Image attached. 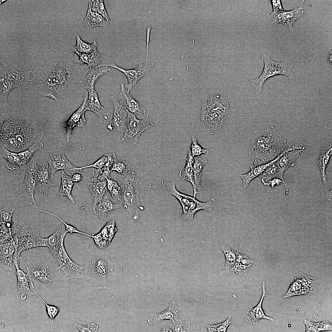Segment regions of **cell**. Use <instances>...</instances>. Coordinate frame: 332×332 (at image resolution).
<instances>
[{
  "label": "cell",
  "instance_id": "obj_1",
  "mask_svg": "<svg viewBox=\"0 0 332 332\" xmlns=\"http://www.w3.org/2000/svg\"><path fill=\"white\" fill-rule=\"evenodd\" d=\"M33 67L27 89L38 99L49 98L57 102L83 86L86 71L78 57L69 49H51Z\"/></svg>",
  "mask_w": 332,
  "mask_h": 332
},
{
  "label": "cell",
  "instance_id": "obj_2",
  "mask_svg": "<svg viewBox=\"0 0 332 332\" xmlns=\"http://www.w3.org/2000/svg\"><path fill=\"white\" fill-rule=\"evenodd\" d=\"M0 125V146L14 152L27 149L44 135L32 118L12 107L1 113Z\"/></svg>",
  "mask_w": 332,
  "mask_h": 332
},
{
  "label": "cell",
  "instance_id": "obj_3",
  "mask_svg": "<svg viewBox=\"0 0 332 332\" xmlns=\"http://www.w3.org/2000/svg\"><path fill=\"white\" fill-rule=\"evenodd\" d=\"M37 248L22 252L20 255L21 260L32 279L45 284L49 288L55 289L65 279L58 262L47 247Z\"/></svg>",
  "mask_w": 332,
  "mask_h": 332
},
{
  "label": "cell",
  "instance_id": "obj_4",
  "mask_svg": "<svg viewBox=\"0 0 332 332\" xmlns=\"http://www.w3.org/2000/svg\"><path fill=\"white\" fill-rule=\"evenodd\" d=\"M286 140L273 126L255 131L248 155L254 165L268 163L276 158L285 148Z\"/></svg>",
  "mask_w": 332,
  "mask_h": 332
},
{
  "label": "cell",
  "instance_id": "obj_5",
  "mask_svg": "<svg viewBox=\"0 0 332 332\" xmlns=\"http://www.w3.org/2000/svg\"><path fill=\"white\" fill-rule=\"evenodd\" d=\"M231 114L228 100L219 90L210 89L204 93L200 114L204 125L213 130L219 129L228 122Z\"/></svg>",
  "mask_w": 332,
  "mask_h": 332
},
{
  "label": "cell",
  "instance_id": "obj_6",
  "mask_svg": "<svg viewBox=\"0 0 332 332\" xmlns=\"http://www.w3.org/2000/svg\"><path fill=\"white\" fill-rule=\"evenodd\" d=\"M67 233L64 225H61L50 236L45 238L46 247L57 259L61 271L65 279H83V267L73 261L67 254L64 244Z\"/></svg>",
  "mask_w": 332,
  "mask_h": 332
},
{
  "label": "cell",
  "instance_id": "obj_7",
  "mask_svg": "<svg viewBox=\"0 0 332 332\" xmlns=\"http://www.w3.org/2000/svg\"><path fill=\"white\" fill-rule=\"evenodd\" d=\"M110 72L113 71L106 66L88 70L83 81V87H85L88 92V98L85 104L86 111L93 112L98 117L100 122L107 124L111 123L113 116L108 108L101 105L95 89V85L102 76Z\"/></svg>",
  "mask_w": 332,
  "mask_h": 332
},
{
  "label": "cell",
  "instance_id": "obj_8",
  "mask_svg": "<svg viewBox=\"0 0 332 332\" xmlns=\"http://www.w3.org/2000/svg\"><path fill=\"white\" fill-rule=\"evenodd\" d=\"M33 68L24 71H19L5 63L0 65V109L11 106L8 103V95L13 89H27Z\"/></svg>",
  "mask_w": 332,
  "mask_h": 332
},
{
  "label": "cell",
  "instance_id": "obj_9",
  "mask_svg": "<svg viewBox=\"0 0 332 332\" xmlns=\"http://www.w3.org/2000/svg\"><path fill=\"white\" fill-rule=\"evenodd\" d=\"M114 265L113 263L104 253L89 254L83 266L84 280L93 283L99 289H105L107 286V275L113 270Z\"/></svg>",
  "mask_w": 332,
  "mask_h": 332
},
{
  "label": "cell",
  "instance_id": "obj_10",
  "mask_svg": "<svg viewBox=\"0 0 332 332\" xmlns=\"http://www.w3.org/2000/svg\"><path fill=\"white\" fill-rule=\"evenodd\" d=\"M124 178L117 181L121 190V203L123 208L128 212L132 222L138 221L140 216V211L144 209L139 201V180L136 173L130 171Z\"/></svg>",
  "mask_w": 332,
  "mask_h": 332
},
{
  "label": "cell",
  "instance_id": "obj_11",
  "mask_svg": "<svg viewBox=\"0 0 332 332\" xmlns=\"http://www.w3.org/2000/svg\"><path fill=\"white\" fill-rule=\"evenodd\" d=\"M38 156H33L25 167L21 170L20 175L15 176V183L16 190L25 204L31 208L39 210L34 197L37 190L36 173Z\"/></svg>",
  "mask_w": 332,
  "mask_h": 332
},
{
  "label": "cell",
  "instance_id": "obj_12",
  "mask_svg": "<svg viewBox=\"0 0 332 332\" xmlns=\"http://www.w3.org/2000/svg\"><path fill=\"white\" fill-rule=\"evenodd\" d=\"M176 185V181L173 180L167 183L166 187L168 193L175 197L180 204L183 210L180 218L184 221L192 223L194 220L195 213L198 211L204 210L211 212L214 210L215 206L214 199L205 202L200 201L193 197L179 192Z\"/></svg>",
  "mask_w": 332,
  "mask_h": 332
},
{
  "label": "cell",
  "instance_id": "obj_13",
  "mask_svg": "<svg viewBox=\"0 0 332 332\" xmlns=\"http://www.w3.org/2000/svg\"><path fill=\"white\" fill-rule=\"evenodd\" d=\"M261 58L264 63L263 71L259 77L251 81V85L258 92L262 91L265 81L273 76L283 75L290 79L294 78L293 71L294 64L292 62L287 61L282 62L275 61L265 53L262 55Z\"/></svg>",
  "mask_w": 332,
  "mask_h": 332
},
{
  "label": "cell",
  "instance_id": "obj_14",
  "mask_svg": "<svg viewBox=\"0 0 332 332\" xmlns=\"http://www.w3.org/2000/svg\"><path fill=\"white\" fill-rule=\"evenodd\" d=\"M15 245L14 255L20 257L23 251L31 249L46 247L45 238L27 223L12 233Z\"/></svg>",
  "mask_w": 332,
  "mask_h": 332
},
{
  "label": "cell",
  "instance_id": "obj_15",
  "mask_svg": "<svg viewBox=\"0 0 332 332\" xmlns=\"http://www.w3.org/2000/svg\"><path fill=\"white\" fill-rule=\"evenodd\" d=\"M128 120L120 142L136 145L142 133L152 128L154 124L152 119L148 116H144L140 119L128 111Z\"/></svg>",
  "mask_w": 332,
  "mask_h": 332
},
{
  "label": "cell",
  "instance_id": "obj_16",
  "mask_svg": "<svg viewBox=\"0 0 332 332\" xmlns=\"http://www.w3.org/2000/svg\"><path fill=\"white\" fill-rule=\"evenodd\" d=\"M318 283L316 278L301 272L298 273L291 279L290 286L283 298L311 294L316 291Z\"/></svg>",
  "mask_w": 332,
  "mask_h": 332
},
{
  "label": "cell",
  "instance_id": "obj_17",
  "mask_svg": "<svg viewBox=\"0 0 332 332\" xmlns=\"http://www.w3.org/2000/svg\"><path fill=\"white\" fill-rule=\"evenodd\" d=\"M43 146V144L41 140H38L27 149L19 152L5 149L2 151V156L7 160L6 166L8 169L14 170L17 169L18 166L21 170L31 159L35 152Z\"/></svg>",
  "mask_w": 332,
  "mask_h": 332
},
{
  "label": "cell",
  "instance_id": "obj_18",
  "mask_svg": "<svg viewBox=\"0 0 332 332\" xmlns=\"http://www.w3.org/2000/svg\"><path fill=\"white\" fill-rule=\"evenodd\" d=\"M109 98L113 104L114 111L112 121L107 124V128L121 141L128 120V110L115 96L111 95Z\"/></svg>",
  "mask_w": 332,
  "mask_h": 332
},
{
  "label": "cell",
  "instance_id": "obj_19",
  "mask_svg": "<svg viewBox=\"0 0 332 332\" xmlns=\"http://www.w3.org/2000/svg\"><path fill=\"white\" fill-rule=\"evenodd\" d=\"M80 183L89 189L92 197V206L99 203L108 191L106 180L99 169L93 168L90 177L83 178Z\"/></svg>",
  "mask_w": 332,
  "mask_h": 332
},
{
  "label": "cell",
  "instance_id": "obj_20",
  "mask_svg": "<svg viewBox=\"0 0 332 332\" xmlns=\"http://www.w3.org/2000/svg\"><path fill=\"white\" fill-rule=\"evenodd\" d=\"M110 67L118 70L125 75L128 81L126 87L129 93L137 82L142 78L147 75L153 69V63H141L132 69H126L117 66L114 63H102L100 66Z\"/></svg>",
  "mask_w": 332,
  "mask_h": 332
},
{
  "label": "cell",
  "instance_id": "obj_21",
  "mask_svg": "<svg viewBox=\"0 0 332 332\" xmlns=\"http://www.w3.org/2000/svg\"><path fill=\"white\" fill-rule=\"evenodd\" d=\"M44 160L48 164L51 177L56 172L60 170L68 171L72 174L79 172L76 169L77 167L73 165L67 159L62 148L58 147L48 151Z\"/></svg>",
  "mask_w": 332,
  "mask_h": 332
},
{
  "label": "cell",
  "instance_id": "obj_22",
  "mask_svg": "<svg viewBox=\"0 0 332 332\" xmlns=\"http://www.w3.org/2000/svg\"><path fill=\"white\" fill-rule=\"evenodd\" d=\"M0 265L11 276L16 272L13 261L15 245L13 236L0 238Z\"/></svg>",
  "mask_w": 332,
  "mask_h": 332
},
{
  "label": "cell",
  "instance_id": "obj_23",
  "mask_svg": "<svg viewBox=\"0 0 332 332\" xmlns=\"http://www.w3.org/2000/svg\"><path fill=\"white\" fill-rule=\"evenodd\" d=\"M306 150L302 144L287 143L285 148L276 158L274 163L281 172L294 165L296 160Z\"/></svg>",
  "mask_w": 332,
  "mask_h": 332
},
{
  "label": "cell",
  "instance_id": "obj_24",
  "mask_svg": "<svg viewBox=\"0 0 332 332\" xmlns=\"http://www.w3.org/2000/svg\"><path fill=\"white\" fill-rule=\"evenodd\" d=\"M88 98L87 90L85 91L83 101L81 105L71 116L66 121L60 124L61 126L66 129L64 137L66 142H69L71 138L73 129L76 128L79 130L85 128L86 121L85 117V104Z\"/></svg>",
  "mask_w": 332,
  "mask_h": 332
},
{
  "label": "cell",
  "instance_id": "obj_25",
  "mask_svg": "<svg viewBox=\"0 0 332 332\" xmlns=\"http://www.w3.org/2000/svg\"><path fill=\"white\" fill-rule=\"evenodd\" d=\"M304 13L303 6L298 7L290 11H283L278 12H273L272 11L268 12L267 17L271 24L275 26L279 23H281L291 30H294L293 25L295 22L301 18Z\"/></svg>",
  "mask_w": 332,
  "mask_h": 332
},
{
  "label": "cell",
  "instance_id": "obj_26",
  "mask_svg": "<svg viewBox=\"0 0 332 332\" xmlns=\"http://www.w3.org/2000/svg\"><path fill=\"white\" fill-rule=\"evenodd\" d=\"M181 308L176 304V302L172 300L168 307L165 310L158 313H151L147 320L148 323L154 325L164 320H168L176 325L178 324L181 320L179 317Z\"/></svg>",
  "mask_w": 332,
  "mask_h": 332
},
{
  "label": "cell",
  "instance_id": "obj_27",
  "mask_svg": "<svg viewBox=\"0 0 332 332\" xmlns=\"http://www.w3.org/2000/svg\"><path fill=\"white\" fill-rule=\"evenodd\" d=\"M49 166L47 162L44 160L41 164L37 165L36 173V180L37 190L45 198L48 196L49 188L52 186L58 185L52 183Z\"/></svg>",
  "mask_w": 332,
  "mask_h": 332
},
{
  "label": "cell",
  "instance_id": "obj_28",
  "mask_svg": "<svg viewBox=\"0 0 332 332\" xmlns=\"http://www.w3.org/2000/svg\"><path fill=\"white\" fill-rule=\"evenodd\" d=\"M21 259L20 257L14 255L13 261L16 268V274L17 279V288L18 292L22 300H25L27 296L30 298L33 295L37 296L34 291H32L30 288L29 284L30 283V277L29 273H25L19 267V264Z\"/></svg>",
  "mask_w": 332,
  "mask_h": 332
},
{
  "label": "cell",
  "instance_id": "obj_29",
  "mask_svg": "<svg viewBox=\"0 0 332 332\" xmlns=\"http://www.w3.org/2000/svg\"><path fill=\"white\" fill-rule=\"evenodd\" d=\"M117 229L115 220H109L97 233L91 235L95 244L100 249H105L111 243Z\"/></svg>",
  "mask_w": 332,
  "mask_h": 332
},
{
  "label": "cell",
  "instance_id": "obj_30",
  "mask_svg": "<svg viewBox=\"0 0 332 332\" xmlns=\"http://www.w3.org/2000/svg\"><path fill=\"white\" fill-rule=\"evenodd\" d=\"M265 281L262 282L263 293L261 299L257 306L251 307L248 310L243 311V315L246 322L252 325H257L259 321L262 319H265L273 321V318L267 316L265 314L262 308V303L264 298L267 296L265 288Z\"/></svg>",
  "mask_w": 332,
  "mask_h": 332
},
{
  "label": "cell",
  "instance_id": "obj_31",
  "mask_svg": "<svg viewBox=\"0 0 332 332\" xmlns=\"http://www.w3.org/2000/svg\"><path fill=\"white\" fill-rule=\"evenodd\" d=\"M118 100L130 112L144 116L146 113V109L128 92L123 83L121 84V89L118 94Z\"/></svg>",
  "mask_w": 332,
  "mask_h": 332
},
{
  "label": "cell",
  "instance_id": "obj_32",
  "mask_svg": "<svg viewBox=\"0 0 332 332\" xmlns=\"http://www.w3.org/2000/svg\"><path fill=\"white\" fill-rule=\"evenodd\" d=\"M107 191L102 200L96 204L92 206L91 210L101 220H104L110 213L115 210L123 208L121 203L117 204L113 202L109 198Z\"/></svg>",
  "mask_w": 332,
  "mask_h": 332
},
{
  "label": "cell",
  "instance_id": "obj_33",
  "mask_svg": "<svg viewBox=\"0 0 332 332\" xmlns=\"http://www.w3.org/2000/svg\"><path fill=\"white\" fill-rule=\"evenodd\" d=\"M110 22V21L88 7L86 16L81 24L86 30L89 31L96 27L106 28Z\"/></svg>",
  "mask_w": 332,
  "mask_h": 332
},
{
  "label": "cell",
  "instance_id": "obj_34",
  "mask_svg": "<svg viewBox=\"0 0 332 332\" xmlns=\"http://www.w3.org/2000/svg\"><path fill=\"white\" fill-rule=\"evenodd\" d=\"M193 169L194 174V183L192 186L193 188V197L195 198L196 195L201 192L202 188L200 185V181L202 169L207 162V160L200 156L193 157Z\"/></svg>",
  "mask_w": 332,
  "mask_h": 332
},
{
  "label": "cell",
  "instance_id": "obj_35",
  "mask_svg": "<svg viewBox=\"0 0 332 332\" xmlns=\"http://www.w3.org/2000/svg\"><path fill=\"white\" fill-rule=\"evenodd\" d=\"M332 153V143L330 142L326 144L322 148L318 161V164L320 171L323 183L326 184L327 181L326 169Z\"/></svg>",
  "mask_w": 332,
  "mask_h": 332
},
{
  "label": "cell",
  "instance_id": "obj_36",
  "mask_svg": "<svg viewBox=\"0 0 332 332\" xmlns=\"http://www.w3.org/2000/svg\"><path fill=\"white\" fill-rule=\"evenodd\" d=\"M75 53L78 57L79 63L87 65L89 70L100 67L102 64V55L97 49L88 53Z\"/></svg>",
  "mask_w": 332,
  "mask_h": 332
},
{
  "label": "cell",
  "instance_id": "obj_37",
  "mask_svg": "<svg viewBox=\"0 0 332 332\" xmlns=\"http://www.w3.org/2000/svg\"><path fill=\"white\" fill-rule=\"evenodd\" d=\"M254 262L246 255L237 251L235 263L232 271L239 275L246 276L247 271Z\"/></svg>",
  "mask_w": 332,
  "mask_h": 332
},
{
  "label": "cell",
  "instance_id": "obj_38",
  "mask_svg": "<svg viewBox=\"0 0 332 332\" xmlns=\"http://www.w3.org/2000/svg\"><path fill=\"white\" fill-rule=\"evenodd\" d=\"M61 184L58 195L61 197H67L73 204H75L74 198L71 195V192L74 184L71 176L67 175L63 171L61 173Z\"/></svg>",
  "mask_w": 332,
  "mask_h": 332
},
{
  "label": "cell",
  "instance_id": "obj_39",
  "mask_svg": "<svg viewBox=\"0 0 332 332\" xmlns=\"http://www.w3.org/2000/svg\"><path fill=\"white\" fill-rule=\"evenodd\" d=\"M272 161L273 160L268 163L262 165H249L251 168L250 171L246 174L240 175L242 180L243 186L247 187L250 182L256 177L259 176Z\"/></svg>",
  "mask_w": 332,
  "mask_h": 332
},
{
  "label": "cell",
  "instance_id": "obj_40",
  "mask_svg": "<svg viewBox=\"0 0 332 332\" xmlns=\"http://www.w3.org/2000/svg\"><path fill=\"white\" fill-rule=\"evenodd\" d=\"M15 208L8 204L0 208V228L11 229L12 219Z\"/></svg>",
  "mask_w": 332,
  "mask_h": 332
},
{
  "label": "cell",
  "instance_id": "obj_41",
  "mask_svg": "<svg viewBox=\"0 0 332 332\" xmlns=\"http://www.w3.org/2000/svg\"><path fill=\"white\" fill-rule=\"evenodd\" d=\"M194 158L189 148L188 150L185 165L181 168L179 171V176L182 179L190 182L194 185V178L193 169Z\"/></svg>",
  "mask_w": 332,
  "mask_h": 332
},
{
  "label": "cell",
  "instance_id": "obj_42",
  "mask_svg": "<svg viewBox=\"0 0 332 332\" xmlns=\"http://www.w3.org/2000/svg\"><path fill=\"white\" fill-rule=\"evenodd\" d=\"M115 156L114 153L105 154L93 164L81 167H77L76 169L81 172L83 169L89 168H93L98 169H101L105 167H109L111 168Z\"/></svg>",
  "mask_w": 332,
  "mask_h": 332
},
{
  "label": "cell",
  "instance_id": "obj_43",
  "mask_svg": "<svg viewBox=\"0 0 332 332\" xmlns=\"http://www.w3.org/2000/svg\"><path fill=\"white\" fill-rule=\"evenodd\" d=\"M76 40L75 45L69 49L74 53H88L97 50L98 44L95 41L92 44L88 43L82 40L78 34L76 35Z\"/></svg>",
  "mask_w": 332,
  "mask_h": 332
},
{
  "label": "cell",
  "instance_id": "obj_44",
  "mask_svg": "<svg viewBox=\"0 0 332 332\" xmlns=\"http://www.w3.org/2000/svg\"><path fill=\"white\" fill-rule=\"evenodd\" d=\"M220 248L223 252L226 258L225 265L224 269L220 274L227 273L231 271L234 266L236 255L237 251L231 249L229 247L222 244Z\"/></svg>",
  "mask_w": 332,
  "mask_h": 332
},
{
  "label": "cell",
  "instance_id": "obj_45",
  "mask_svg": "<svg viewBox=\"0 0 332 332\" xmlns=\"http://www.w3.org/2000/svg\"><path fill=\"white\" fill-rule=\"evenodd\" d=\"M132 168L129 162L117 158L116 156L111 168V171H115L119 174L125 176L131 170Z\"/></svg>",
  "mask_w": 332,
  "mask_h": 332
},
{
  "label": "cell",
  "instance_id": "obj_46",
  "mask_svg": "<svg viewBox=\"0 0 332 332\" xmlns=\"http://www.w3.org/2000/svg\"><path fill=\"white\" fill-rule=\"evenodd\" d=\"M108 191L112 197L116 201H121V190L116 180L109 177L106 178Z\"/></svg>",
  "mask_w": 332,
  "mask_h": 332
},
{
  "label": "cell",
  "instance_id": "obj_47",
  "mask_svg": "<svg viewBox=\"0 0 332 332\" xmlns=\"http://www.w3.org/2000/svg\"><path fill=\"white\" fill-rule=\"evenodd\" d=\"M88 3V7L92 10L97 12L108 20L110 21L103 0H89Z\"/></svg>",
  "mask_w": 332,
  "mask_h": 332
},
{
  "label": "cell",
  "instance_id": "obj_48",
  "mask_svg": "<svg viewBox=\"0 0 332 332\" xmlns=\"http://www.w3.org/2000/svg\"><path fill=\"white\" fill-rule=\"evenodd\" d=\"M31 285L33 289V291L36 293L37 296L39 297L45 305L46 312L49 319L50 322L53 324L55 322L56 317L60 311V309L57 307L47 304L37 293L35 289L33 283L31 284Z\"/></svg>",
  "mask_w": 332,
  "mask_h": 332
},
{
  "label": "cell",
  "instance_id": "obj_49",
  "mask_svg": "<svg viewBox=\"0 0 332 332\" xmlns=\"http://www.w3.org/2000/svg\"><path fill=\"white\" fill-rule=\"evenodd\" d=\"M196 327L195 324L192 320H181L178 324L175 325L172 330L173 332H192Z\"/></svg>",
  "mask_w": 332,
  "mask_h": 332
},
{
  "label": "cell",
  "instance_id": "obj_50",
  "mask_svg": "<svg viewBox=\"0 0 332 332\" xmlns=\"http://www.w3.org/2000/svg\"><path fill=\"white\" fill-rule=\"evenodd\" d=\"M192 143L190 148L191 152L193 157L200 156L202 154H208L209 151L203 148L198 143L196 137L193 135L192 136Z\"/></svg>",
  "mask_w": 332,
  "mask_h": 332
},
{
  "label": "cell",
  "instance_id": "obj_51",
  "mask_svg": "<svg viewBox=\"0 0 332 332\" xmlns=\"http://www.w3.org/2000/svg\"><path fill=\"white\" fill-rule=\"evenodd\" d=\"M232 320L231 316L224 322L217 324H212L206 326L209 332H225L227 331L229 325L231 323Z\"/></svg>",
  "mask_w": 332,
  "mask_h": 332
},
{
  "label": "cell",
  "instance_id": "obj_52",
  "mask_svg": "<svg viewBox=\"0 0 332 332\" xmlns=\"http://www.w3.org/2000/svg\"><path fill=\"white\" fill-rule=\"evenodd\" d=\"M39 211L42 212L47 213L53 216L58 218L61 222H62L63 224L64 225L66 231L67 233H69L70 234H73L75 233H78L80 234L86 235L89 237H91V235L87 234L80 231L74 226L65 222L58 216L53 213L50 212L42 210L41 209H40Z\"/></svg>",
  "mask_w": 332,
  "mask_h": 332
},
{
  "label": "cell",
  "instance_id": "obj_53",
  "mask_svg": "<svg viewBox=\"0 0 332 332\" xmlns=\"http://www.w3.org/2000/svg\"><path fill=\"white\" fill-rule=\"evenodd\" d=\"M73 323L74 326L80 332H96L99 329L98 326L94 322L88 323L86 326L77 321H74Z\"/></svg>",
  "mask_w": 332,
  "mask_h": 332
},
{
  "label": "cell",
  "instance_id": "obj_54",
  "mask_svg": "<svg viewBox=\"0 0 332 332\" xmlns=\"http://www.w3.org/2000/svg\"><path fill=\"white\" fill-rule=\"evenodd\" d=\"M315 324L317 329V332L329 331L332 330V324L331 323L328 321H324L318 322L315 323Z\"/></svg>",
  "mask_w": 332,
  "mask_h": 332
},
{
  "label": "cell",
  "instance_id": "obj_55",
  "mask_svg": "<svg viewBox=\"0 0 332 332\" xmlns=\"http://www.w3.org/2000/svg\"><path fill=\"white\" fill-rule=\"evenodd\" d=\"M304 322L306 326V332H317L314 322L307 319H305Z\"/></svg>",
  "mask_w": 332,
  "mask_h": 332
},
{
  "label": "cell",
  "instance_id": "obj_56",
  "mask_svg": "<svg viewBox=\"0 0 332 332\" xmlns=\"http://www.w3.org/2000/svg\"><path fill=\"white\" fill-rule=\"evenodd\" d=\"M281 2L280 0L271 1V3L273 8V10L272 11L273 12H278L284 10L282 7Z\"/></svg>",
  "mask_w": 332,
  "mask_h": 332
},
{
  "label": "cell",
  "instance_id": "obj_57",
  "mask_svg": "<svg viewBox=\"0 0 332 332\" xmlns=\"http://www.w3.org/2000/svg\"><path fill=\"white\" fill-rule=\"evenodd\" d=\"M83 176L80 174V172H76L73 174L71 176V179L73 183L78 182H81L83 179Z\"/></svg>",
  "mask_w": 332,
  "mask_h": 332
},
{
  "label": "cell",
  "instance_id": "obj_58",
  "mask_svg": "<svg viewBox=\"0 0 332 332\" xmlns=\"http://www.w3.org/2000/svg\"><path fill=\"white\" fill-rule=\"evenodd\" d=\"M326 196L327 200L330 201H331L332 200V189L331 188L330 190L327 192L326 193Z\"/></svg>",
  "mask_w": 332,
  "mask_h": 332
},
{
  "label": "cell",
  "instance_id": "obj_59",
  "mask_svg": "<svg viewBox=\"0 0 332 332\" xmlns=\"http://www.w3.org/2000/svg\"><path fill=\"white\" fill-rule=\"evenodd\" d=\"M161 332H173V330L170 328L165 326L161 330Z\"/></svg>",
  "mask_w": 332,
  "mask_h": 332
},
{
  "label": "cell",
  "instance_id": "obj_60",
  "mask_svg": "<svg viewBox=\"0 0 332 332\" xmlns=\"http://www.w3.org/2000/svg\"><path fill=\"white\" fill-rule=\"evenodd\" d=\"M328 61L329 64L331 65H332V52L331 51L330 53L328 56Z\"/></svg>",
  "mask_w": 332,
  "mask_h": 332
}]
</instances>
